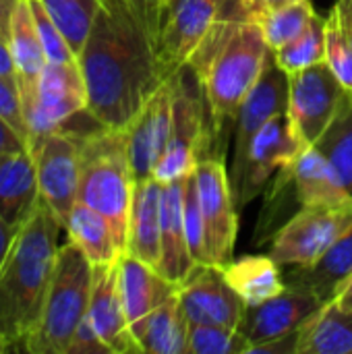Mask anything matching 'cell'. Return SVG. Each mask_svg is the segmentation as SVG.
<instances>
[{"label": "cell", "instance_id": "obj_19", "mask_svg": "<svg viewBox=\"0 0 352 354\" xmlns=\"http://www.w3.org/2000/svg\"><path fill=\"white\" fill-rule=\"evenodd\" d=\"M118 288L127 319L129 324H135L176 297L180 284L166 278L156 266L124 251L118 257Z\"/></svg>", "mask_w": 352, "mask_h": 354}, {"label": "cell", "instance_id": "obj_3", "mask_svg": "<svg viewBox=\"0 0 352 354\" xmlns=\"http://www.w3.org/2000/svg\"><path fill=\"white\" fill-rule=\"evenodd\" d=\"M60 230H64L60 220L39 201L0 272V340L8 351L23 348L39 324L56 268Z\"/></svg>", "mask_w": 352, "mask_h": 354}, {"label": "cell", "instance_id": "obj_46", "mask_svg": "<svg viewBox=\"0 0 352 354\" xmlns=\"http://www.w3.org/2000/svg\"><path fill=\"white\" fill-rule=\"evenodd\" d=\"M0 75L2 77H8V79H15V62H12V54H10V46L6 39L0 37Z\"/></svg>", "mask_w": 352, "mask_h": 354}, {"label": "cell", "instance_id": "obj_25", "mask_svg": "<svg viewBox=\"0 0 352 354\" xmlns=\"http://www.w3.org/2000/svg\"><path fill=\"white\" fill-rule=\"evenodd\" d=\"M352 276V226L313 263L307 268H293L284 278L286 284L311 290L324 303L334 301L340 286Z\"/></svg>", "mask_w": 352, "mask_h": 354}, {"label": "cell", "instance_id": "obj_34", "mask_svg": "<svg viewBox=\"0 0 352 354\" xmlns=\"http://www.w3.org/2000/svg\"><path fill=\"white\" fill-rule=\"evenodd\" d=\"M326 62L342 87L352 91V41L342 23L338 4H334L326 17Z\"/></svg>", "mask_w": 352, "mask_h": 354}, {"label": "cell", "instance_id": "obj_13", "mask_svg": "<svg viewBox=\"0 0 352 354\" xmlns=\"http://www.w3.org/2000/svg\"><path fill=\"white\" fill-rule=\"evenodd\" d=\"M344 91L346 89L326 60L288 75L286 114L305 145H315L322 137Z\"/></svg>", "mask_w": 352, "mask_h": 354}, {"label": "cell", "instance_id": "obj_48", "mask_svg": "<svg viewBox=\"0 0 352 354\" xmlns=\"http://www.w3.org/2000/svg\"><path fill=\"white\" fill-rule=\"evenodd\" d=\"M338 8H340V15H342V23L346 27V33L352 41V0H336Z\"/></svg>", "mask_w": 352, "mask_h": 354}, {"label": "cell", "instance_id": "obj_31", "mask_svg": "<svg viewBox=\"0 0 352 354\" xmlns=\"http://www.w3.org/2000/svg\"><path fill=\"white\" fill-rule=\"evenodd\" d=\"M315 8L311 0H286L266 8L255 23L261 27V33L270 50H278L284 44L299 37L311 23Z\"/></svg>", "mask_w": 352, "mask_h": 354}, {"label": "cell", "instance_id": "obj_40", "mask_svg": "<svg viewBox=\"0 0 352 354\" xmlns=\"http://www.w3.org/2000/svg\"><path fill=\"white\" fill-rule=\"evenodd\" d=\"M286 0H226L220 19H234V21H251L255 19L270 6L280 4Z\"/></svg>", "mask_w": 352, "mask_h": 354}, {"label": "cell", "instance_id": "obj_14", "mask_svg": "<svg viewBox=\"0 0 352 354\" xmlns=\"http://www.w3.org/2000/svg\"><path fill=\"white\" fill-rule=\"evenodd\" d=\"M180 305L189 324L224 326L239 330L247 303L228 284L224 266H195L191 276L180 284Z\"/></svg>", "mask_w": 352, "mask_h": 354}, {"label": "cell", "instance_id": "obj_20", "mask_svg": "<svg viewBox=\"0 0 352 354\" xmlns=\"http://www.w3.org/2000/svg\"><path fill=\"white\" fill-rule=\"evenodd\" d=\"M185 230V178L164 183L162 189V232L158 270L176 284H183L195 270Z\"/></svg>", "mask_w": 352, "mask_h": 354}, {"label": "cell", "instance_id": "obj_44", "mask_svg": "<svg viewBox=\"0 0 352 354\" xmlns=\"http://www.w3.org/2000/svg\"><path fill=\"white\" fill-rule=\"evenodd\" d=\"M137 10L139 15L143 17V21L149 25V29L154 31V37H156V23H158V4L160 0H129Z\"/></svg>", "mask_w": 352, "mask_h": 354}, {"label": "cell", "instance_id": "obj_12", "mask_svg": "<svg viewBox=\"0 0 352 354\" xmlns=\"http://www.w3.org/2000/svg\"><path fill=\"white\" fill-rule=\"evenodd\" d=\"M193 176L205 224L210 259L214 266H226L232 259L239 234V207L234 203L230 174L222 158L207 156L197 164Z\"/></svg>", "mask_w": 352, "mask_h": 354}, {"label": "cell", "instance_id": "obj_2", "mask_svg": "<svg viewBox=\"0 0 352 354\" xmlns=\"http://www.w3.org/2000/svg\"><path fill=\"white\" fill-rule=\"evenodd\" d=\"M272 50L251 21L218 19L189 58L210 110L214 141H224L237 112L259 81Z\"/></svg>", "mask_w": 352, "mask_h": 354}, {"label": "cell", "instance_id": "obj_33", "mask_svg": "<svg viewBox=\"0 0 352 354\" xmlns=\"http://www.w3.org/2000/svg\"><path fill=\"white\" fill-rule=\"evenodd\" d=\"M39 2L48 10L52 21L60 27L75 54H79L93 25L102 0H39Z\"/></svg>", "mask_w": 352, "mask_h": 354}, {"label": "cell", "instance_id": "obj_22", "mask_svg": "<svg viewBox=\"0 0 352 354\" xmlns=\"http://www.w3.org/2000/svg\"><path fill=\"white\" fill-rule=\"evenodd\" d=\"M162 189L164 183L154 176L135 183L129 214L127 253L158 268L162 232Z\"/></svg>", "mask_w": 352, "mask_h": 354}, {"label": "cell", "instance_id": "obj_7", "mask_svg": "<svg viewBox=\"0 0 352 354\" xmlns=\"http://www.w3.org/2000/svg\"><path fill=\"white\" fill-rule=\"evenodd\" d=\"M352 226V199L303 205L274 234L270 255L288 268L313 266Z\"/></svg>", "mask_w": 352, "mask_h": 354}, {"label": "cell", "instance_id": "obj_6", "mask_svg": "<svg viewBox=\"0 0 352 354\" xmlns=\"http://www.w3.org/2000/svg\"><path fill=\"white\" fill-rule=\"evenodd\" d=\"M168 81L172 87V131L151 174L160 183L191 176L197 164L207 158L210 143L214 141L207 102L195 71L183 64Z\"/></svg>", "mask_w": 352, "mask_h": 354}, {"label": "cell", "instance_id": "obj_15", "mask_svg": "<svg viewBox=\"0 0 352 354\" xmlns=\"http://www.w3.org/2000/svg\"><path fill=\"white\" fill-rule=\"evenodd\" d=\"M288 108V75L278 66L274 52L270 54L266 68L259 81L243 100L237 118H234V156L230 176L237 174L249 153V147L257 133L278 114H284Z\"/></svg>", "mask_w": 352, "mask_h": 354}, {"label": "cell", "instance_id": "obj_38", "mask_svg": "<svg viewBox=\"0 0 352 354\" xmlns=\"http://www.w3.org/2000/svg\"><path fill=\"white\" fill-rule=\"evenodd\" d=\"M0 116L19 133L29 141V131L25 124V116H23V102H21V93H19V85L15 79L2 77L0 75Z\"/></svg>", "mask_w": 352, "mask_h": 354}, {"label": "cell", "instance_id": "obj_26", "mask_svg": "<svg viewBox=\"0 0 352 354\" xmlns=\"http://www.w3.org/2000/svg\"><path fill=\"white\" fill-rule=\"evenodd\" d=\"M297 354H352V311L324 303L299 330Z\"/></svg>", "mask_w": 352, "mask_h": 354}, {"label": "cell", "instance_id": "obj_37", "mask_svg": "<svg viewBox=\"0 0 352 354\" xmlns=\"http://www.w3.org/2000/svg\"><path fill=\"white\" fill-rule=\"evenodd\" d=\"M29 6H31L35 27H37V33H39L48 62H73V60H77L75 50L66 41L60 27L52 21V17L44 8V4L39 0H29Z\"/></svg>", "mask_w": 352, "mask_h": 354}, {"label": "cell", "instance_id": "obj_39", "mask_svg": "<svg viewBox=\"0 0 352 354\" xmlns=\"http://www.w3.org/2000/svg\"><path fill=\"white\" fill-rule=\"evenodd\" d=\"M66 354H112L110 348L104 344V340L98 336L95 328L91 326L89 317H85L81 322V326L77 328L73 340H71V346H68V353Z\"/></svg>", "mask_w": 352, "mask_h": 354}, {"label": "cell", "instance_id": "obj_8", "mask_svg": "<svg viewBox=\"0 0 352 354\" xmlns=\"http://www.w3.org/2000/svg\"><path fill=\"white\" fill-rule=\"evenodd\" d=\"M85 133L66 127L29 143L35 156L39 197L54 212L62 226L66 224L79 197L81 143Z\"/></svg>", "mask_w": 352, "mask_h": 354}, {"label": "cell", "instance_id": "obj_5", "mask_svg": "<svg viewBox=\"0 0 352 354\" xmlns=\"http://www.w3.org/2000/svg\"><path fill=\"white\" fill-rule=\"evenodd\" d=\"M93 266L71 241L60 245L54 276L46 295L37 328L25 340L29 354H66L71 340L87 317Z\"/></svg>", "mask_w": 352, "mask_h": 354}, {"label": "cell", "instance_id": "obj_17", "mask_svg": "<svg viewBox=\"0 0 352 354\" xmlns=\"http://www.w3.org/2000/svg\"><path fill=\"white\" fill-rule=\"evenodd\" d=\"M324 305V301L311 290L286 284V288L255 307H247L239 332L255 344H263L301 330V326ZM251 351V348H249Z\"/></svg>", "mask_w": 352, "mask_h": 354}, {"label": "cell", "instance_id": "obj_41", "mask_svg": "<svg viewBox=\"0 0 352 354\" xmlns=\"http://www.w3.org/2000/svg\"><path fill=\"white\" fill-rule=\"evenodd\" d=\"M29 147V141L19 135L2 116H0V153H15V151H23Z\"/></svg>", "mask_w": 352, "mask_h": 354}, {"label": "cell", "instance_id": "obj_21", "mask_svg": "<svg viewBox=\"0 0 352 354\" xmlns=\"http://www.w3.org/2000/svg\"><path fill=\"white\" fill-rule=\"evenodd\" d=\"M39 183L33 149L0 153V218L23 226L39 205Z\"/></svg>", "mask_w": 352, "mask_h": 354}, {"label": "cell", "instance_id": "obj_23", "mask_svg": "<svg viewBox=\"0 0 352 354\" xmlns=\"http://www.w3.org/2000/svg\"><path fill=\"white\" fill-rule=\"evenodd\" d=\"M8 46H10V54L15 62V77H17L23 110H25L31 104L39 77L48 64L29 0H21L17 4V10L10 21Z\"/></svg>", "mask_w": 352, "mask_h": 354}, {"label": "cell", "instance_id": "obj_35", "mask_svg": "<svg viewBox=\"0 0 352 354\" xmlns=\"http://www.w3.org/2000/svg\"><path fill=\"white\" fill-rule=\"evenodd\" d=\"M251 342L234 328L224 326H189L187 354H249Z\"/></svg>", "mask_w": 352, "mask_h": 354}, {"label": "cell", "instance_id": "obj_9", "mask_svg": "<svg viewBox=\"0 0 352 354\" xmlns=\"http://www.w3.org/2000/svg\"><path fill=\"white\" fill-rule=\"evenodd\" d=\"M83 112H87V87L79 62H48L31 104L23 110L29 143L66 129Z\"/></svg>", "mask_w": 352, "mask_h": 354}, {"label": "cell", "instance_id": "obj_36", "mask_svg": "<svg viewBox=\"0 0 352 354\" xmlns=\"http://www.w3.org/2000/svg\"><path fill=\"white\" fill-rule=\"evenodd\" d=\"M185 230H187L189 251H191L195 263L197 266L212 263L207 239H205V224H203L201 205H199V197H197V185H195L193 174L185 178Z\"/></svg>", "mask_w": 352, "mask_h": 354}, {"label": "cell", "instance_id": "obj_16", "mask_svg": "<svg viewBox=\"0 0 352 354\" xmlns=\"http://www.w3.org/2000/svg\"><path fill=\"white\" fill-rule=\"evenodd\" d=\"M122 131L127 137V153L135 183L149 178L168 145L172 131V87L168 79Z\"/></svg>", "mask_w": 352, "mask_h": 354}, {"label": "cell", "instance_id": "obj_28", "mask_svg": "<svg viewBox=\"0 0 352 354\" xmlns=\"http://www.w3.org/2000/svg\"><path fill=\"white\" fill-rule=\"evenodd\" d=\"M64 232L71 243H75L85 257L91 261V266H106L118 261V257L124 253L120 247L116 232L112 224L89 205L77 201L66 224Z\"/></svg>", "mask_w": 352, "mask_h": 354}, {"label": "cell", "instance_id": "obj_27", "mask_svg": "<svg viewBox=\"0 0 352 354\" xmlns=\"http://www.w3.org/2000/svg\"><path fill=\"white\" fill-rule=\"evenodd\" d=\"M293 176L301 205H330L352 199L330 160L315 145H307L293 162Z\"/></svg>", "mask_w": 352, "mask_h": 354}, {"label": "cell", "instance_id": "obj_29", "mask_svg": "<svg viewBox=\"0 0 352 354\" xmlns=\"http://www.w3.org/2000/svg\"><path fill=\"white\" fill-rule=\"evenodd\" d=\"M228 284L241 295L247 307L261 305L286 288L280 263L272 255H245L224 266Z\"/></svg>", "mask_w": 352, "mask_h": 354}, {"label": "cell", "instance_id": "obj_45", "mask_svg": "<svg viewBox=\"0 0 352 354\" xmlns=\"http://www.w3.org/2000/svg\"><path fill=\"white\" fill-rule=\"evenodd\" d=\"M21 0H0V37L8 41L10 35V21Z\"/></svg>", "mask_w": 352, "mask_h": 354}, {"label": "cell", "instance_id": "obj_47", "mask_svg": "<svg viewBox=\"0 0 352 354\" xmlns=\"http://www.w3.org/2000/svg\"><path fill=\"white\" fill-rule=\"evenodd\" d=\"M334 301H336L342 309L352 311V276L340 286V290H338V295L334 297Z\"/></svg>", "mask_w": 352, "mask_h": 354}, {"label": "cell", "instance_id": "obj_49", "mask_svg": "<svg viewBox=\"0 0 352 354\" xmlns=\"http://www.w3.org/2000/svg\"><path fill=\"white\" fill-rule=\"evenodd\" d=\"M2 353H8V348H6V344H4V342L0 340V354H2Z\"/></svg>", "mask_w": 352, "mask_h": 354}, {"label": "cell", "instance_id": "obj_43", "mask_svg": "<svg viewBox=\"0 0 352 354\" xmlns=\"http://www.w3.org/2000/svg\"><path fill=\"white\" fill-rule=\"evenodd\" d=\"M21 228H23V226H21ZM21 228H19V226H12V224H8L6 220L0 218V272H2V268H4V263H6V259H8L12 247H15V241H17Z\"/></svg>", "mask_w": 352, "mask_h": 354}, {"label": "cell", "instance_id": "obj_1", "mask_svg": "<svg viewBox=\"0 0 352 354\" xmlns=\"http://www.w3.org/2000/svg\"><path fill=\"white\" fill-rule=\"evenodd\" d=\"M87 87V114L122 131L168 79L156 37L129 0H102L77 54Z\"/></svg>", "mask_w": 352, "mask_h": 354}, {"label": "cell", "instance_id": "obj_24", "mask_svg": "<svg viewBox=\"0 0 352 354\" xmlns=\"http://www.w3.org/2000/svg\"><path fill=\"white\" fill-rule=\"evenodd\" d=\"M189 319L178 295L131 324V334L139 353L187 354L189 348Z\"/></svg>", "mask_w": 352, "mask_h": 354}, {"label": "cell", "instance_id": "obj_4", "mask_svg": "<svg viewBox=\"0 0 352 354\" xmlns=\"http://www.w3.org/2000/svg\"><path fill=\"white\" fill-rule=\"evenodd\" d=\"M133 191L135 176L127 153L124 131L106 127L87 131L81 143V180L77 201L100 212L112 224L124 251Z\"/></svg>", "mask_w": 352, "mask_h": 354}, {"label": "cell", "instance_id": "obj_10", "mask_svg": "<svg viewBox=\"0 0 352 354\" xmlns=\"http://www.w3.org/2000/svg\"><path fill=\"white\" fill-rule=\"evenodd\" d=\"M307 145L295 133L288 114H278L253 139L243 168L230 176L234 203L239 209L247 207L276 176L280 168L295 162Z\"/></svg>", "mask_w": 352, "mask_h": 354}, {"label": "cell", "instance_id": "obj_30", "mask_svg": "<svg viewBox=\"0 0 352 354\" xmlns=\"http://www.w3.org/2000/svg\"><path fill=\"white\" fill-rule=\"evenodd\" d=\"M315 147L330 160L352 197V91H344L330 124L315 141Z\"/></svg>", "mask_w": 352, "mask_h": 354}, {"label": "cell", "instance_id": "obj_42", "mask_svg": "<svg viewBox=\"0 0 352 354\" xmlns=\"http://www.w3.org/2000/svg\"><path fill=\"white\" fill-rule=\"evenodd\" d=\"M297 336H299V332L288 334V336H282V338H276V340H270V342H263V344H255V346H251L249 354H297Z\"/></svg>", "mask_w": 352, "mask_h": 354}, {"label": "cell", "instance_id": "obj_32", "mask_svg": "<svg viewBox=\"0 0 352 354\" xmlns=\"http://www.w3.org/2000/svg\"><path fill=\"white\" fill-rule=\"evenodd\" d=\"M274 58L286 75H293L307 66L324 62L326 60V17L315 12L309 27L299 37L274 50Z\"/></svg>", "mask_w": 352, "mask_h": 354}, {"label": "cell", "instance_id": "obj_18", "mask_svg": "<svg viewBox=\"0 0 352 354\" xmlns=\"http://www.w3.org/2000/svg\"><path fill=\"white\" fill-rule=\"evenodd\" d=\"M87 317L95 328L98 336L112 354L139 353L131 334L120 288H118V261L106 266H93L91 299Z\"/></svg>", "mask_w": 352, "mask_h": 354}, {"label": "cell", "instance_id": "obj_11", "mask_svg": "<svg viewBox=\"0 0 352 354\" xmlns=\"http://www.w3.org/2000/svg\"><path fill=\"white\" fill-rule=\"evenodd\" d=\"M226 0H160L156 23V48L164 73L170 77L183 64L220 19Z\"/></svg>", "mask_w": 352, "mask_h": 354}]
</instances>
